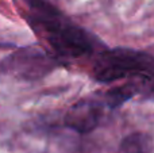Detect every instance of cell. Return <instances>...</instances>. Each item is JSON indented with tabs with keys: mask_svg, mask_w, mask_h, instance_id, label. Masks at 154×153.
Here are the masks:
<instances>
[{
	"mask_svg": "<svg viewBox=\"0 0 154 153\" xmlns=\"http://www.w3.org/2000/svg\"><path fill=\"white\" fill-rule=\"evenodd\" d=\"M30 23L37 31L42 33L50 48L60 57L79 58L93 50L91 34L84 29L70 24L62 19L61 12L32 15Z\"/></svg>",
	"mask_w": 154,
	"mask_h": 153,
	"instance_id": "6da1fadb",
	"label": "cell"
},
{
	"mask_svg": "<svg viewBox=\"0 0 154 153\" xmlns=\"http://www.w3.org/2000/svg\"><path fill=\"white\" fill-rule=\"evenodd\" d=\"M154 58L152 54L128 48H114L97 57L93 65V77L99 83H114L126 77H143L152 81Z\"/></svg>",
	"mask_w": 154,
	"mask_h": 153,
	"instance_id": "7a4b0ae2",
	"label": "cell"
},
{
	"mask_svg": "<svg viewBox=\"0 0 154 153\" xmlns=\"http://www.w3.org/2000/svg\"><path fill=\"white\" fill-rule=\"evenodd\" d=\"M56 67V58L35 45L18 49L0 61V72L24 81L39 80Z\"/></svg>",
	"mask_w": 154,
	"mask_h": 153,
	"instance_id": "3957f363",
	"label": "cell"
},
{
	"mask_svg": "<svg viewBox=\"0 0 154 153\" xmlns=\"http://www.w3.org/2000/svg\"><path fill=\"white\" fill-rule=\"evenodd\" d=\"M103 117L101 105L91 99H82L75 103L65 115V126L80 134L91 133L99 126Z\"/></svg>",
	"mask_w": 154,
	"mask_h": 153,
	"instance_id": "277c9868",
	"label": "cell"
},
{
	"mask_svg": "<svg viewBox=\"0 0 154 153\" xmlns=\"http://www.w3.org/2000/svg\"><path fill=\"white\" fill-rule=\"evenodd\" d=\"M139 92V86L135 83H126L123 86H118L111 88L106 94V102L109 108H118L126 102L133 99Z\"/></svg>",
	"mask_w": 154,
	"mask_h": 153,
	"instance_id": "5b68a950",
	"label": "cell"
},
{
	"mask_svg": "<svg viewBox=\"0 0 154 153\" xmlns=\"http://www.w3.org/2000/svg\"><path fill=\"white\" fill-rule=\"evenodd\" d=\"M153 140L146 133H133L127 136L120 144L122 153H152Z\"/></svg>",
	"mask_w": 154,
	"mask_h": 153,
	"instance_id": "8992f818",
	"label": "cell"
}]
</instances>
